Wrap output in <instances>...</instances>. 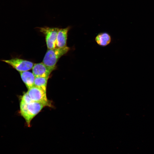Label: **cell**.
<instances>
[{
    "label": "cell",
    "instance_id": "cell-6",
    "mask_svg": "<svg viewBox=\"0 0 154 154\" xmlns=\"http://www.w3.org/2000/svg\"><path fill=\"white\" fill-rule=\"evenodd\" d=\"M32 73L36 77L48 78L53 70L48 67L42 62L34 64L32 68Z\"/></svg>",
    "mask_w": 154,
    "mask_h": 154
},
{
    "label": "cell",
    "instance_id": "cell-3",
    "mask_svg": "<svg viewBox=\"0 0 154 154\" xmlns=\"http://www.w3.org/2000/svg\"><path fill=\"white\" fill-rule=\"evenodd\" d=\"M27 93L33 101L41 103L45 106H51L50 103L46 97V91L34 86L28 89Z\"/></svg>",
    "mask_w": 154,
    "mask_h": 154
},
{
    "label": "cell",
    "instance_id": "cell-8",
    "mask_svg": "<svg viewBox=\"0 0 154 154\" xmlns=\"http://www.w3.org/2000/svg\"><path fill=\"white\" fill-rule=\"evenodd\" d=\"M19 73L22 81L28 89L34 86L35 77L33 73L27 71Z\"/></svg>",
    "mask_w": 154,
    "mask_h": 154
},
{
    "label": "cell",
    "instance_id": "cell-2",
    "mask_svg": "<svg viewBox=\"0 0 154 154\" xmlns=\"http://www.w3.org/2000/svg\"><path fill=\"white\" fill-rule=\"evenodd\" d=\"M20 106L21 114L29 126L31 120L45 106L41 103L33 101L28 104L20 102Z\"/></svg>",
    "mask_w": 154,
    "mask_h": 154
},
{
    "label": "cell",
    "instance_id": "cell-5",
    "mask_svg": "<svg viewBox=\"0 0 154 154\" xmlns=\"http://www.w3.org/2000/svg\"><path fill=\"white\" fill-rule=\"evenodd\" d=\"M2 61L10 65L19 72L30 70L34 65L31 61L18 58Z\"/></svg>",
    "mask_w": 154,
    "mask_h": 154
},
{
    "label": "cell",
    "instance_id": "cell-10",
    "mask_svg": "<svg viewBox=\"0 0 154 154\" xmlns=\"http://www.w3.org/2000/svg\"><path fill=\"white\" fill-rule=\"evenodd\" d=\"M48 78L36 77L34 80V86L39 87L46 91L48 80Z\"/></svg>",
    "mask_w": 154,
    "mask_h": 154
},
{
    "label": "cell",
    "instance_id": "cell-9",
    "mask_svg": "<svg viewBox=\"0 0 154 154\" xmlns=\"http://www.w3.org/2000/svg\"><path fill=\"white\" fill-rule=\"evenodd\" d=\"M96 43L100 46H105L108 45L111 40V37L108 33L106 32L98 34L95 39Z\"/></svg>",
    "mask_w": 154,
    "mask_h": 154
},
{
    "label": "cell",
    "instance_id": "cell-7",
    "mask_svg": "<svg viewBox=\"0 0 154 154\" xmlns=\"http://www.w3.org/2000/svg\"><path fill=\"white\" fill-rule=\"evenodd\" d=\"M70 29V27L64 28L59 29L58 31L56 40V47H65L67 44L68 33Z\"/></svg>",
    "mask_w": 154,
    "mask_h": 154
},
{
    "label": "cell",
    "instance_id": "cell-4",
    "mask_svg": "<svg viewBox=\"0 0 154 154\" xmlns=\"http://www.w3.org/2000/svg\"><path fill=\"white\" fill-rule=\"evenodd\" d=\"M40 31L45 35L48 49L56 47V37L59 28L47 27L38 28Z\"/></svg>",
    "mask_w": 154,
    "mask_h": 154
},
{
    "label": "cell",
    "instance_id": "cell-1",
    "mask_svg": "<svg viewBox=\"0 0 154 154\" xmlns=\"http://www.w3.org/2000/svg\"><path fill=\"white\" fill-rule=\"evenodd\" d=\"M69 47L48 49L43 58L42 62L46 66L54 70L59 59L70 50Z\"/></svg>",
    "mask_w": 154,
    "mask_h": 154
},
{
    "label": "cell",
    "instance_id": "cell-11",
    "mask_svg": "<svg viewBox=\"0 0 154 154\" xmlns=\"http://www.w3.org/2000/svg\"><path fill=\"white\" fill-rule=\"evenodd\" d=\"M33 102L31 99L27 92L24 94L22 97L20 102L28 104Z\"/></svg>",
    "mask_w": 154,
    "mask_h": 154
}]
</instances>
